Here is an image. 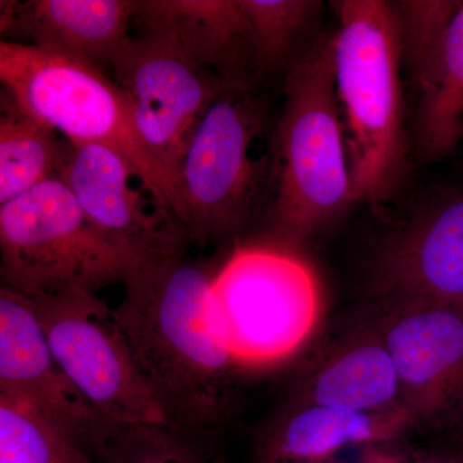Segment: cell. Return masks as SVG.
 <instances>
[{"label": "cell", "mask_w": 463, "mask_h": 463, "mask_svg": "<svg viewBox=\"0 0 463 463\" xmlns=\"http://www.w3.org/2000/svg\"><path fill=\"white\" fill-rule=\"evenodd\" d=\"M213 274L187 257L138 265L116 321L172 430L210 431L230 410L234 361L212 295Z\"/></svg>", "instance_id": "cell-1"}, {"label": "cell", "mask_w": 463, "mask_h": 463, "mask_svg": "<svg viewBox=\"0 0 463 463\" xmlns=\"http://www.w3.org/2000/svg\"><path fill=\"white\" fill-rule=\"evenodd\" d=\"M336 9L335 81L347 128L353 201L380 205L407 170L401 20L397 5L383 0H343Z\"/></svg>", "instance_id": "cell-2"}, {"label": "cell", "mask_w": 463, "mask_h": 463, "mask_svg": "<svg viewBox=\"0 0 463 463\" xmlns=\"http://www.w3.org/2000/svg\"><path fill=\"white\" fill-rule=\"evenodd\" d=\"M270 164L269 219L282 239H307L354 203L332 35L319 36L288 69Z\"/></svg>", "instance_id": "cell-3"}, {"label": "cell", "mask_w": 463, "mask_h": 463, "mask_svg": "<svg viewBox=\"0 0 463 463\" xmlns=\"http://www.w3.org/2000/svg\"><path fill=\"white\" fill-rule=\"evenodd\" d=\"M0 81L18 108L67 141L120 155L143 190L187 232L178 182L143 142L132 106L111 76L81 61L2 41Z\"/></svg>", "instance_id": "cell-4"}, {"label": "cell", "mask_w": 463, "mask_h": 463, "mask_svg": "<svg viewBox=\"0 0 463 463\" xmlns=\"http://www.w3.org/2000/svg\"><path fill=\"white\" fill-rule=\"evenodd\" d=\"M0 250L2 286L26 297L97 292L141 265L93 227L60 176L0 205Z\"/></svg>", "instance_id": "cell-5"}, {"label": "cell", "mask_w": 463, "mask_h": 463, "mask_svg": "<svg viewBox=\"0 0 463 463\" xmlns=\"http://www.w3.org/2000/svg\"><path fill=\"white\" fill-rule=\"evenodd\" d=\"M212 295L237 364H273L295 354L321 316L309 265L269 246L234 250L213 274Z\"/></svg>", "instance_id": "cell-6"}, {"label": "cell", "mask_w": 463, "mask_h": 463, "mask_svg": "<svg viewBox=\"0 0 463 463\" xmlns=\"http://www.w3.org/2000/svg\"><path fill=\"white\" fill-rule=\"evenodd\" d=\"M26 298L57 364L103 419L120 426L169 428L114 307L84 289Z\"/></svg>", "instance_id": "cell-7"}, {"label": "cell", "mask_w": 463, "mask_h": 463, "mask_svg": "<svg viewBox=\"0 0 463 463\" xmlns=\"http://www.w3.org/2000/svg\"><path fill=\"white\" fill-rule=\"evenodd\" d=\"M264 121L263 103L245 88L222 91L200 118L179 172L191 242L228 239L248 221L263 184L251 146Z\"/></svg>", "instance_id": "cell-8"}, {"label": "cell", "mask_w": 463, "mask_h": 463, "mask_svg": "<svg viewBox=\"0 0 463 463\" xmlns=\"http://www.w3.org/2000/svg\"><path fill=\"white\" fill-rule=\"evenodd\" d=\"M133 27L136 32L109 72L132 106L143 142L179 184L194 128L225 90L166 33Z\"/></svg>", "instance_id": "cell-9"}, {"label": "cell", "mask_w": 463, "mask_h": 463, "mask_svg": "<svg viewBox=\"0 0 463 463\" xmlns=\"http://www.w3.org/2000/svg\"><path fill=\"white\" fill-rule=\"evenodd\" d=\"M386 306L374 330L394 362L408 421L455 430L463 422V298Z\"/></svg>", "instance_id": "cell-10"}, {"label": "cell", "mask_w": 463, "mask_h": 463, "mask_svg": "<svg viewBox=\"0 0 463 463\" xmlns=\"http://www.w3.org/2000/svg\"><path fill=\"white\" fill-rule=\"evenodd\" d=\"M57 176L93 227L138 263L184 257L191 243L187 232L175 216L133 187L136 175L120 155L65 138Z\"/></svg>", "instance_id": "cell-11"}, {"label": "cell", "mask_w": 463, "mask_h": 463, "mask_svg": "<svg viewBox=\"0 0 463 463\" xmlns=\"http://www.w3.org/2000/svg\"><path fill=\"white\" fill-rule=\"evenodd\" d=\"M0 395L23 402L97 459L114 431L61 368L29 298L0 288Z\"/></svg>", "instance_id": "cell-12"}, {"label": "cell", "mask_w": 463, "mask_h": 463, "mask_svg": "<svg viewBox=\"0 0 463 463\" xmlns=\"http://www.w3.org/2000/svg\"><path fill=\"white\" fill-rule=\"evenodd\" d=\"M377 286L386 304L463 298V191L426 207L386 246Z\"/></svg>", "instance_id": "cell-13"}, {"label": "cell", "mask_w": 463, "mask_h": 463, "mask_svg": "<svg viewBox=\"0 0 463 463\" xmlns=\"http://www.w3.org/2000/svg\"><path fill=\"white\" fill-rule=\"evenodd\" d=\"M137 0L2 2V41L112 69L132 38Z\"/></svg>", "instance_id": "cell-14"}, {"label": "cell", "mask_w": 463, "mask_h": 463, "mask_svg": "<svg viewBox=\"0 0 463 463\" xmlns=\"http://www.w3.org/2000/svg\"><path fill=\"white\" fill-rule=\"evenodd\" d=\"M133 25L166 33L224 90H254L265 72L237 0H137Z\"/></svg>", "instance_id": "cell-15"}, {"label": "cell", "mask_w": 463, "mask_h": 463, "mask_svg": "<svg viewBox=\"0 0 463 463\" xmlns=\"http://www.w3.org/2000/svg\"><path fill=\"white\" fill-rule=\"evenodd\" d=\"M404 412H355L303 402L267 429L258 463H322L343 448L398 437L410 426Z\"/></svg>", "instance_id": "cell-16"}, {"label": "cell", "mask_w": 463, "mask_h": 463, "mask_svg": "<svg viewBox=\"0 0 463 463\" xmlns=\"http://www.w3.org/2000/svg\"><path fill=\"white\" fill-rule=\"evenodd\" d=\"M303 402L355 412H404L397 370L379 332L347 341L323 362L307 381Z\"/></svg>", "instance_id": "cell-17"}, {"label": "cell", "mask_w": 463, "mask_h": 463, "mask_svg": "<svg viewBox=\"0 0 463 463\" xmlns=\"http://www.w3.org/2000/svg\"><path fill=\"white\" fill-rule=\"evenodd\" d=\"M416 88L417 148L425 160H439L455 151L463 136V3L437 60Z\"/></svg>", "instance_id": "cell-18"}, {"label": "cell", "mask_w": 463, "mask_h": 463, "mask_svg": "<svg viewBox=\"0 0 463 463\" xmlns=\"http://www.w3.org/2000/svg\"><path fill=\"white\" fill-rule=\"evenodd\" d=\"M65 138L2 90L0 205L57 176Z\"/></svg>", "instance_id": "cell-19"}, {"label": "cell", "mask_w": 463, "mask_h": 463, "mask_svg": "<svg viewBox=\"0 0 463 463\" xmlns=\"http://www.w3.org/2000/svg\"><path fill=\"white\" fill-rule=\"evenodd\" d=\"M0 463H99L29 405L0 395Z\"/></svg>", "instance_id": "cell-20"}, {"label": "cell", "mask_w": 463, "mask_h": 463, "mask_svg": "<svg viewBox=\"0 0 463 463\" xmlns=\"http://www.w3.org/2000/svg\"><path fill=\"white\" fill-rule=\"evenodd\" d=\"M254 35L264 71L291 65L292 45L319 3L307 0H237Z\"/></svg>", "instance_id": "cell-21"}, {"label": "cell", "mask_w": 463, "mask_h": 463, "mask_svg": "<svg viewBox=\"0 0 463 463\" xmlns=\"http://www.w3.org/2000/svg\"><path fill=\"white\" fill-rule=\"evenodd\" d=\"M395 5L401 20L403 62L410 67L416 84L437 60L448 26L461 2L410 0Z\"/></svg>", "instance_id": "cell-22"}, {"label": "cell", "mask_w": 463, "mask_h": 463, "mask_svg": "<svg viewBox=\"0 0 463 463\" xmlns=\"http://www.w3.org/2000/svg\"><path fill=\"white\" fill-rule=\"evenodd\" d=\"M99 463H205L191 438L165 426L118 425L100 448Z\"/></svg>", "instance_id": "cell-23"}, {"label": "cell", "mask_w": 463, "mask_h": 463, "mask_svg": "<svg viewBox=\"0 0 463 463\" xmlns=\"http://www.w3.org/2000/svg\"><path fill=\"white\" fill-rule=\"evenodd\" d=\"M447 443L440 453L463 463V422L455 430L446 434Z\"/></svg>", "instance_id": "cell-24"}, {"label": "cell", "mask_w": 463, "mask_h": 463, "mask_svg": "<svg viewBox=\"0 0 463 463\" xmlns=\"http://www.w3.org/2000/svg\"><path fill=\"white\" fill-rule=\"evenodd\" d=\"M398 463H459L456 459L450 458L449 456L438 453V455L428 457V458L416 459L412 462H398Z\"/></svg>", "instance_id": "cell-25"}]
</instances>
